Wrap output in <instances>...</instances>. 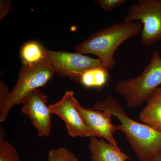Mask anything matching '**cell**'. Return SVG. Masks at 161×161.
<instances>
[{
	"instance_id": "16",
	"label": "cell",
	"mask_w": 161,
	"mask_h": 161,
	"mask_svg": "<svg viewBox=\"0 0 161 161\" xmlns=\"http://www.w3.org/2000/svg\"><path fill=\"white\" fill-rule=\"evenodd\" d=\"M98 3L102 9L106 12L111 11L112 9L122 6L126 3V0H98L96 1Z\"/></svg>"
},
{
	"instance_id": "18",
	"label": "cell",
	"mask_w": 161,
	"mask_h": 161,
	"mask_svg": "<svg viewBox=\"0 0 161 161\" xmlns=\"http://www.w3.org/2000/svg\"><path fill=\"white\" fill-rule=\"evenodd\" d=\"M152 161H161V150L157 154Z\"/></svg>"
},
{
	"instance_id": "4",
	"label": "cell",
	"mask_w": 161,
	"mask_h": 161,
	"mask_svg": "<svg viewBox=\"0 0 161 161\" xmlns=\"http://www.w3.org/2000/svg\"><path fill=\"white\" fill-rule=\"evenodd\" d=\"M161 85V57L158 50L138 77L116 82L115 91L123 97L127 107L137 108L147 102Z\"/></svg>"
},
{
	"instance_id": "10",
	"label": "cell",
	"mask_w": 161,
	"mask_h": 161,
	"mask_svg": "<svg viewBox=\"0 0 161 161\" xmlns=\"http://www.w3.org/2000/svg\"><path fill=\"white\" fill-rule=\"evenodd\" d=\"M88 147L92 161H126L130 159L119 147L96 136L90 137Z\"/></svg>"
},
{
	"instance_id": "17",
	"label": "cell",
	"mask_w": 161,
	"mask_h": 161,
	"mask_svg": "<svg viewBox=\"0 0 161 161\" xmlns=\"http://www.w3.org/2000/svg\"><path fill=\"white\" fill-rule=\"evenodd\" d=\"M1 19H3L11 9V3L9 1H1Z\"/></svg>"
},
{
	"instance_id": "7",
	"label": "cell",
	"mask_w": 161,
	"mask_h": 161,
	"mask_svg": "<svg viewBox=\"0 0 161 161\" xmlns=\"http://www.w3.org/2000/svg\"><path fill=\"white\" fill-rule=\"evenodd\" d=\"M47 97L39 89L23 98L22 112L31 121L40 137L49 136L51 132L52 112L47 103Z\"/></svg>"
},
{
	"instance_id": "5",
	"label": "cell",
	"mask_w": 161,
	"mask_h": 161,
	"mask_svg": "<svg viewBox=\"0 0 161 161\" xmlns=\"http://www.w3.org/2000/svg\"><path fill=\"white\" fill-rule=\"evenodd\" d=\"M124 21L142 24L140 40L144 45L161 40V0H138L130 7Z\"/></svg>"
},
{
	"instance_id": "15",
	"label": "cell",
	"mask_w": 161,
	"mask_h": 161,
	"mask_svg": "<svg viewBox=\"0 0 161 161\" xmlns=\"http://www.w3.org/2000/svg\"><path fill=\"white\" fill-rule=\"evenodd\" d=\"M47 160L48 161H79L73 152L63 147L50 150L47 155Z\"/></svg>"
},
{
	"instance_id": "8",
	"label": "cell",
	"mask_w": 161,
	"mask_h": 161,
	"mask_svg": "<svg viewBox=\"0 0 161 161\" xmlns=\"http://www.w3.org/2000/svg\"><path fill=\"white\" fill-rule=\"evenodd\" d=\"M75 98L73 91H66L59 101L48 106L51 112L64 121L69 135L71 137L95 136L84 123L75 107Z\"/></svg>"
},
{
	"instance_id": "2",
	"label": "cell",
	"mask_w": 161,
	"mask_h": 161,
	"mask_svg": "<svg viewBox=\"0 0 161 161\" xmlns=\"http://www.w3.org/2000/svg\"><path fill=\"white\" fill-rule=\"evenodd\" d=\"M142 28V25L139 22L116 23L95 33L78 44L75 50L82 54L95 55L101 60L103 66L112 69L116 63L114 55L119 47L139 34Z\"/></svg>"
},
{
	"instance_id": "12",
	"label": "cell",
	"mask_w": 161,
	"mask_h": 161,
	"mask_svg": "<svg viewBox=\"0 0 161 161\" xmlns=\"http://www.w3.org/2000/svg\"><path fill=\"white\" fill-rule=\"evenodd\" d=\"M23 65H33L47 59L45 47L34 40L25 43L20 51Z\"/></svg>"
},
{
	"instance_id": "1",
	"label": "cell",
	"mask_w": 161,
	"mask_h": 161,
	"mask_svg": "<svg viewBox=\"0 0 161 161\" xmlns=\"http://www.w3.org/2000/svg\"><path fill=\"white\" fill-rule=\"evenodd\" d=\"M93 109L108 112L120 122L119 131L125 134L140 161H152L161 150V132L133 120L112 95L95 103Z\"/></svg>"
},
{
	"instance_id": "14",
	"label": "cell",
	"mask_w": 161,
	"mask_h": 161,
	"mask_svg": "<svg viewBox=\"0 0 161 161\" xmlns=\"http://www.w3.org/2000/svg\"><path fill=\"white\" fill-rule=\"evenodd\" d=\"M5 133L0 128V161H21L14 146L5 139Z\"/></svg>"
},
{
	"instance_id": "13",
	"label": "cell",
	"mask_w": 161,
	"mask_h": 161,
	"mask_svg": "<svg viewBox=\"0 0 161 161\" xmlns=\"http://www.w3.org/2000/svg\"><path fill=\"white\" fill-rule=\"evenodd\" d=\"M108 69L103 66L93 68L84 72L79 82L87 88H99L105 85L109 78Z\"/></svg>"
},
{
	"instance_id": "9",
	"label": "cell",
	"mask_w": 161,
	"mask_h": 161,
	"mask_svg": "<svg viewBox=\"0 0 161 161\" xmlns=\"http://www.w3.org/2000/svg\"><path fill=\"white\" fill-rule=\"evenodd\" d=\"M74 104L84 123L95 136L105 139L110 143L119 147L114 134L119 129L118 126L112 123L111 114L104 111L84 108L75 97Z\"/></svg>"
},
{
	"instance_id": "11",
	"label": "cell",
	"mask_w": 161,
	"mask_h": 161,
	"mask_svg": "<svg viewBox=\"0 0 161 161\" xmlns=\"http://www.w3.org/2000/svg\"><path fill=\"white\" fill-rule=\"evenodd\" d=\"M143 123L161 132V87H159L147 102L139 114Z\"/></svg>"
},
{
	"instance_id": "6",
	"label": "cell",
	"mask_w": 161,
	"mask_h": 161,
	"mask_svg": "<svg viewBox=\"0 0 161 161\" xmlns=\"http://www.w3.org/2000/svg\"><path fill=\"white\" fill-rule=\"evenodd\" d=\"M47 59L55 73L63 77H68L79 82L80 77L87 70L103 66L98 58H93L79 53L55 51L45 48Z\"/></svg>"
},
{
	"instance_id": "3",
	"label": "cell",
	"mask_w": 161,
	"mask_h": 161,
	"mask_svg": "<svg viewBox=\"0 0 161 161\" xmlns=\"http://www.w3.org/2000/svg\"><path fill=\"white\" fill-rule=\"evenodd\" d=\"M55 74L47 59L33 65H23L20 69L16 84L10 92L5 83L0 85V122L8 117L13 107L21 104L30 93L45 86Z\"/></svg>"
}]
</instances>
